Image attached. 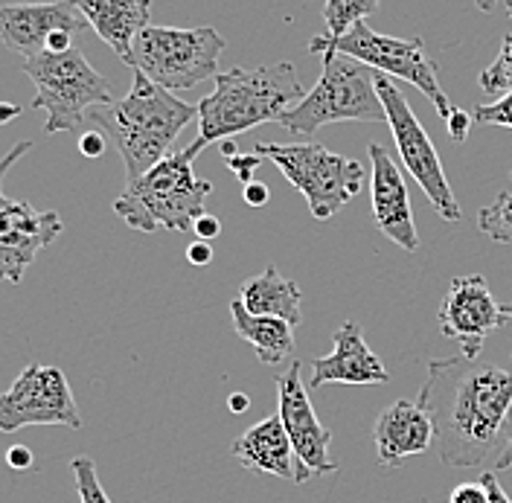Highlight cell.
I'll return each instance as SVG.
<instances>
[{"label": "cell", "mask_w": 512, "mask_h": 503, "mask_svg": "<svg viewBox=\"0 0 512 503\" xmlns=\"http://www.w3.org/2000/svg\"><path fill=\"white\" fill-rule=\"evenodd\" d=\"M419 405L437 431V457L451 469L498 460L512 408V370L469 355L431 358Z\"/></svg>", "instance_id": "obj_1"}, {"label": "cell", "mask_w": 512, "mask_h": 503, "mask_svg": "<svg viewBox=\"0 0 512 503\" xmlns=\"http://www.w3.org/2000/svg\"><path fill=\"white\" fill-rule=\"evenodd\" d=\"M88 117L108 131L131 184L169 155L184 126L192 123V117H198V108L160 88L146 73L134 70L131 91L120 102L94 108Z\"/></svg>", "instance_id": "obj_2"}, {"label": "cell", "mask_w": 512, "mask_h": 503, "mask_svg": "<svg viewBox=\"0 0 512 503\" xmlns=\"http://www.w3.org/2000/svg\"><path fill=\"white\" fill-rule=\"evenodd\" d=\"M306 96L303 82L291 62L268 67H233L216 76L213 94L198 108V143H222L262 123H277L291 105Z\"/></svg>", "instance_id": "obj_3"}, {"label": "cell", "mask_w": 512, "mask_h": 503, "mask_svg": "<svg viewBox=\"0 0 512 503\" xmlns=\"http://www.w3.org/2000/svg\"><path fill=\"white\" fill-rule=\"evenodd\" d=\"M204 149L207 146L195 140L187 149L166 155L143 178L128 184L114 201V213L140 233H155L160 227L175 233L192 230L207 213V198L213 192L210 181H201L192 172V163Z\"/></svg>", "instance_id": "obj_4"}, {"label": "cell", "mask_w": 512, "mask_h": 503, "mask_svg": "<svg viewBox=\"0 0 512 503\" xmlns=\"http://www.w3.org/2000/svg\"><path fill=\"white\" fill-rule=\"evenodd\" d=\"M323 73L318 85L303 96L297 105H291L286 114L277 120L280 126L309 137L323 126L332 123H387L382 96L376 91V70L367 64L355 62L344 53H323Z\"/></svg>", "instance_id": "obj_5"}, {"label": "cell", "mask_w": 512, "mask_h": 503, "mask_svg": "<svg viewBox=\"0 0 512 503\" xmlns=\"http://www.w3.org/2000/svg\"><path fill=\"white\" fill-rule=\"evenodd\" d=\"M24 76L35 85L32 108L44 111V131L59 134V131H76L82 128L85 117L111 105V88L108 79L94 70V64L85 59L79 47L67 53H41L21 64Z\"/></svg>", "instance_id": "obj_6"}, {"label": "cell", "mask_w": 512, "mask_h": 503, "mask_svg": "<svg viewBox=\"0 0 512 503\" xmlns=\"http://www.w3.org/2000/svg\"><path fill=\"white\" fill-rule=\"evenodd\" d=\"M254 152L283 172L318 221L341 213L367 181V169L358 160L329 152L320 143H254Z\"/></svg>", "instance_id": "obj_7"}, {"label": "cell", "mask_w": 512, "mask_h": 503, "mask_svg": "<svg viewBox=\"0 0 512 503\" xmlns=\"http://www.w3.org/2000/svg\"><path fill=\"white\" fill-rule=\"evenodd\" d=\"M224 38L216 27H146L134 38L131 70L146 73L166 91H190L219 76Z\"/></svg>", "instance_id": "obj_8"}, {"label": "cell", "mask_w": 512, "mask_h": 503, "mask_svg": "<svg viewBox=\"0 0 512 503\" xmlns=\"http://www.w3.org/2000/svg\"><path fill=\"white\" fill-rule=\"evenodd\" d=\"M309 53L323 56V53H344L355 62L373 67L376 73H384L390 79H402L408 85H414L419 94L431 99V105L437 108V114L448 120L451 117V102L448 94L440 85L437 76V64L431 62V56L425 53L422 38H393V35H379L373 32L364 21L355 24L347 35L341 38H326L318 35L315 41H309L306 47Z\"/></svg>", "instance_id": "obj_9"}, {"label": "cell", "mask_w": 512, "mask_h": 503, "mask_svg": "<svg viewBox=\"0 0 512 503\" xmlns=\"http://www.w3.org/2000/svg\"><path fill=\"white\" fill-rule=\"evenodd\" d=\"M376 91L382 96L387 126H390V134L396 140L402 163L411 172V178L419 184V189L425 192L428 204L440 213L443 221H451V224L463 221V210H460V204L454 198V189L448 184L440 155H437L428 131L419 126L408 99L393 85V79L384 76V73H376Z\"/></svg>", "instance_id": "obj_10"}, {"label": "cell", "mask_w": 512, "mask_h": 503, "mask_svg": "<svg viewBox=\"0 0 512 503\" xmlns=\"http://www.w3.org/2000/svg\"><path fill=\"white\" fill-rule=\"evenodd\" d=\"M30 425H64L73 431L82 428L70 381L59 367L30 364L0 393V431L15 434Z\"/></svg>", "instance_id": "obj_11"}, {"label": "cell", "mask_w": 512, "mask_h": 503, "mask_svg": "<svg viewBox=\"0 0 512 503\" xmlns=\"http://www.w3.org/2000/svg\"><path fill=\"white\" fill-rule=\"evenodd\" d=\"M277 384V416L283 419L294 457H297V483L309 477L338 472V463L329 457L332 434L323 428L318 413L309 402V384L303 381L300 361H291L283 376L274 378Z\"/></svg>", "instance_id": "obj_12"}, {"label": "cell", "mask_w": 512, "mask_h": 503, "mask_svg": "<svg viewBox=\"0 0 512 503\" xmlns=\"http://www.w3.org/2000/svg\"><path fill=\"white\" fill-rule=\"evenodd\" d=\"M437 323L446 338L460 344L463 355L480 358L486 338L498 332L507 323V317L501 312V303L495 300L486 277L469 274L451 280L437 312Z\"/></svg>", "instance_id": "obj_13"}, {"label": "cell", "mask_w": 512, "mask_h": 503, "mask_svg": "<svg viewBox=\"0 0 512 503\" xmlns=\"http://www.w3.org/2000/svg\"><path fill=\"white\" fill-rule=\"evenodd\" d=\"M59 213L35 210L30 201H9L0 210V283H21L35 256L62 236Z\"/></svg>", "instance_id": "obj_14"}, {"label": "cell", "mask_w": 512, "mask_h": 503, "mask_svg": "<svg viewBox=\"0 0 512 503\" xmlns=\"http://www.w3.org/2000/svg\"><path fill=\"white\" fill-rule=\"evenodd\" d=\"M59 30L73 35L88 30V21L73 0L0 6V41L24 62L32 56H41L47 50V38Z\"/></svg>", "instance_id": "obj_15"}, {"label": "cell", "mask_w": 512, "mask_h": 503, "mask_svg": "<svg viewBox=\"0 0 512 503\" xmlns=\"http://www.w3.org/2000/svg\"><path fill=\"white\" fill-rule=\"evenodd\" d=\"M370 192H373V219L390 242L408 253L419 251V233L414 224V210H411V195L408 184L396 166V160L387 155L382 143H370Z\"/></svg>", "instance_id": "obj_16"}, {"label": "cell", "mask_w": 512, "mask_h": 503, "mask_svg": "<svg viewBox=\"0 0 512 503\" xmlns=\"http://www.w3.org/2000/svg\"><path fill=\"white\" fill-rule=\"evenodd\" d=\"M387 381L390 373L384 370L382 358L364 341V329L355 320H344L341 329L332 335V352L312 361L309 387H323V384L373 387Z\"/></svg>", "instance_id": "obj_17"}, {"label": "cell", "mask_w": 512, "mask_h": 503, "mask_svg": "<svg viewBox=\"0 0 512 503\" xmlns=\"http://www.w3.org/2000/svg\"><path fill=\"white\" fill-rule=\"evenodd\" d=\"M431 442H437V431L419 402L399 399L376 419V454L384 469H399L405 460L425 454Z\"/></svg>", "instance_id": "obj_18"}, {"label": "cell", "mask_w": 512, "mask_h": 503, "mask_svg": "<svg viewBox=\"0 0 512 503\" xmlns=\"http://www.w3.org/2000/svg\"><path fill=\"white\" fill-rule=\"evenodd\" d=\"M85 15L88 27L123 59L131 64L134 38L149 27L152 0H73Z\"/></svg>", "instance_id": "obj_19"}, {"label": "cell", "mask_w": 512, "mask_h": 503, "mask_svg": "<svg viewBox=\"0 0 512 503\" xmlns=\"http://www.w3.org/2000/svg\"><path fill=\"white\" fill-rule=\"evenodd\" d=\"M230 454L239 460V466L259 474H274L280 480L297 483V457L288 440L283 419L268 416L262 422L251 425L239 440L233 442Z\"/></svg>", "instance_id": "obj_20"}, {"label": "cell", "mask_w": 512, "mask_h": 503, "mask_svg": "<svg viewBox=\"0 0 512 503\" xmlns=\"http://www.w3.org/2000/svg\"><path fill=\"white\" fill-rule=\"evenodd\" d=\"M239 300L251 315L280 317L288 326L303 323V291L294 280H286L277 265H268L259 277H251L242 285Z\"/></svg>", "instance_id": "obj_21"}, {"label": "cell", "mask_w": 512, "mask_h": 503, "mask_svg": "<svg viewBox=\"0 0 512 503\" xmlns=\"http://www.w3.org/2000/svg\"><path fill=\"white\" fill-rule=\"evenodd\" d=\"M230 317H233V329L242 341L254 346L256 358L268 367L283 364L288 355H294V326H288L286 320L268 315H251L242 300L236 297L230 303Z\"/></svg>", "instance_id": "obj_22"}, {"label": "cell", "mask_w": 512, "mask_h": 503, "mask_svg": "<svg viewBox=\"0 0 512 503\" xmlns=\"http://www.w3.org/2000/svg\"><path fill=\"white\" fill-rule=\"evenodd\" d=\"M382 0H323L326 38H341L370 15H376Z\"/></svg>", "instance_id": "obj_23"}, {"label": "cell", "mask_w": 512, "mask_h": 503, "mask_svg": "<svg viewBox=\"0 0 512 503\" xmlns=\"http://www.w3.org/2000/svg\"><path fill=\"white\" fill-rule=\"evenodd\" d=\"M478 227L498 245L512 242V192H501L478 213Z\"/></svg>", "instance_id": "obj_24"}, {"label": "cell", "mask_w": 512, "mask_h": 503, "mask_svg": "<svg viewBox=\"0 0 512 503\" xmlns=\"http://www.w3.org/2000/svg\"><path fill=\"white\" fill-rule=\"evenodd\" d=\"M480 91L489 96H504L512 91V32L504 38L498 59L480 73Z\"/></svg>", "instance_id": "obj_25"}, {"label": "cell", "mask_w": 512, "mask_h": 503, "mask_svg": "<svg viewBox=\"0 0 512 503\" xmlns=\"http://www.w3.org/2000/svg\"><path fill=\"white\" fill-rule=\"evenodd\" d=\"M70 472L76 477V492H79V501L82 503H111V498L105 495L99 477H96V463L94 457H73L70 460Z\"/></svg>", "instance_id": "obj_26"}, {"label": "cell", "mask_w": 512, "mask_h": 503, "mask_svg": "<svg viewBox=\"0 0 512 503\" xmlns=\"http://www.w3.org/2000/svg\"><path fill=\"white\" fill-rule=\"evenodd\" d=\"M472 120H475V126L512 128V91L510 94L498 96L492 105H478V108H472Z\"/></svg>", "instance_id": "obj_27"}, {"label": "cell", "mask_w": 512, "mask_h": 503, "mask_svg": "<svg viewBox=\"0 0 512 503\" xmlns=\"http://www.w3.org/2000/svg\"><path fill=\"white\" fill-rule=\"evenodd\" d=\"M448 503H489V492L483 486V480H469L451 489Z\"/></svg>", "instance_id": "obj_28"}, {"label": "cell", "mask_w": 512, "mask_h": 503, "mask_svg": "<svg viewBox=\"0 0 512 503\" xmlns=\"http://www.w3.org/2000/svg\"><path fill=\"white\" fill-rule=\"evenodd\" d=\"M224 163H227V166H230V169L236 172V178H239V181H242V184L248 187V184L254 181L256 166L262 163V158H259L256 152H251V155H248V152H239V155L227 158V160H224Z\"/></svg>", "instance_id": "obj_29"}, {"label": "cell", "mask_w": 512, "mask_h": 503, "mask_svg": "<svg viewBox=\"0 0 512 503\" xmlns=\"http://www.w3.org/2000/svg\"><path fill=\"white\" fill-rule=\"evenodd\" d=\"M30 149H32L30 140H21V143H15V146H12V149H9V152H6V155L0 158V210H3L6 204H9V198L3 195V178H6V172H9V169H12V166L18 163V160L24 158V155H27Z\"/></svg>", "instance_id": "obj_30"}, {"label": "cell", "mask_w": 512, "mask_h": 503, "mask_svg": "<svg viewBox=\"0 0 512 503\" xmlns=\"http://www.w3.org/2000/svg\"><path fill=\"white\" fill-rule=\"evenodd\" d=\"M472 114L469 111H463V108H454L451 111V117L446 120L448 126V137L454 140V143H463L466 137H469V131H472Z\"/></svg>", "instance_id": "obj_31"}, {"label": "cell", "mask_w": 512, "mask_h": 503, "mask_svg": "<svg viewBox=\"0 0 512 503\" xmlns=\"http://www.w3.org/2000/svg\"><path fill=\"white\" fill-rule=\"evenodd\" d=\"M192 233H195L201 242H210V239H216V236L222 233V221L216 219V216H210V213H204L201 219L192 224Z\"/></svg>", "instance_id": "obj_32"}, {"label": "cell", "mask_w": 512, "mask_h": 503, "mask_svg": "<svg viewBox=\"0 0 512 503\" xmlns=\"http://www.w3.org/2000/svg\"><path fill=\"white\" fill-rule=\"evenodd\" d=\"M6 463H9V469H15V472L32 469V451L27 445H12V448L6 451Z\"/></svg>", "instance_id": "obj_33"}, {"label": "cell", "mask_w": 512, "mask_h": 503, "mask_svg": "<svg viewBox=\"0 0 512 503\" xmlns=\"http://www.w3.org/2000/svg\"><path fill=\"white\" fill-rule=\"evenodd\" d=\"M79 149H82L85 158H99V155L105 152V137H102V131H85L82 140H79Z\"/></svg>", "instance_id": "obj_34"}, {"label": "cell", "mask_w": 512, "mask_h": 503, "mask_svg": "<svg viewBox=\"0 0 512 503\" xmlns=\"http://www.w3.org/2000/svg\"><path fill=\"white\" fill-rule=\"evenodd\" d=\"M512 466V408L507 422H504V442H501V451H498V460H495V469H510Z\"/></svg>", "instance_id": "obj_35"}, {"label": "cell", "mask_w": 512, "mask_h": 503, "mask_svg": "<svg viewBox=\"0 0 512 503\" xmlns=\"http://www.w3.org/2000/svg\"><path fill=\"white\" fill-rule=\"evenodd\" d=\"M268 198H271V189L265 187L262 181H251V184L245 187V204H248V207H265Z\"/></svg>", "instance_id": "obj_36"}, {"label": "cell", "mask_w": 512, "mask_h": 503, "mask_svg": "<svg viewBox=\"0 0 512 503\" xmlns=\"http://www.w3.org/2000/svg\"><path fill=\"white\" fill-rule=\"evenodd\" d=\"M480 480H483V486H486V492H489V503H512L510 495L504 492V486L498 483V477L492 472L480 474Z\"/></svg>", "instance_id": "obj_37"}, {"label": "cell", "mask_w": 512, "mask_h": 503, "mask_svg": "<svg viewBox=\"0 0 512 503\" xmlns=\"http://www.w3.org/2000/svg\"><path fill=\"white\" fill-rule=\"evenodd\" d=\"M187 259H190L192 265H210L213 262V248H210V242H195L187 248Z\"/></svg>", "instance_id": "obj_38"}, {"label": "cell", "mask_w": 512, "mask_h": 503, "mask_svg": "<svg viewBox=\"0 0 512 503\" xmlns=\"http://www.w3.org/2000/svg\"><path fill=\"white\" fill-rule=\"evenodd\" d=\"M227 405H230V413H245L248 405H251V399H248L245 393H233V396L227 399Z\"/></svg>", "instance_id": "obj_39"}, {"label": "cell", "mask_w": 512, "mask_h": 503, "mask_svg": "<svg viewBox=\"0 0 512 503\" xmlns=\"http://www.w3.org/2000/svg\"><path fill=\"white\" fill-rule=\"evenodd\" d=\"M21 114V108L18 105H9V102H0V126H6V123H12L15 117Z\"/></svg>", "instance_id": "obj_40"}, {"label": "cell", "mask_w": 512, "mask_h": 503, "mask_svg": "<svg viewBox=\"0 0 512 503\" xmlns=\"http://www.w3.org/2000/svg\"><path fill=\"white\" fill-rule=\"evenodd\" d=\"M219 149H222L224 160L233 158V155H239V149H236V140H233V137H230V140H222V143H219Z\"/></svg>", "instance_id": "obj_41"}, {"label": "cell", "mask_w": 512, "mask_h": 503, "mask_svg": "<svg viewBox=\"0 0 512 503\" xmlns=\"http://www.w3.org/2000/svg\"><path fill=\"white\" fill-rule=\"evenodd\" d=\"M475 3H478V9H480V12H492V9H495V3H498V0H475Z\"/></svg>", "instance_id": "obj_42"}, {"label": "cell", "mask_w": 512, "mask_h": 503, "mask_svg": "<svg viewBox=\"0 0 512 503\" xmlns=\"http://www.w3.org/2000/svg\"><path fill=\"white\" fill-rule=\"evenodd\" d=\"M501 312H504L507 320H512V303H504V306H501Z\"/></svg>", "instance_id": "obj_43"}, {"label": "cell", "mask_w": 512, "mask_h": 503, "mask_svg": "<svg viewBox=\"0 0 512 503\" xmlns=\"http://www.w3.org/2000/svg\"><path fill=\"white\" fill-rule=\"evenodd\" d=\"M507 9H510V18H512V0H507Z\"/></svg>", "instance_id": "obj_44"}, {"label": "cell", "mask_w": 512, "mask_h": 503, "mask_svg": "<svg viewBox=\"0 0 512 503\" xmlns=\"http://www.w3.org/2000/svg\"><path fill=\"white\" fill-rule=\"evenodd\" d=\"M510 178H512V172H510Z\"/></svg>", "instance_id": "obj_45"}]
</instances>
